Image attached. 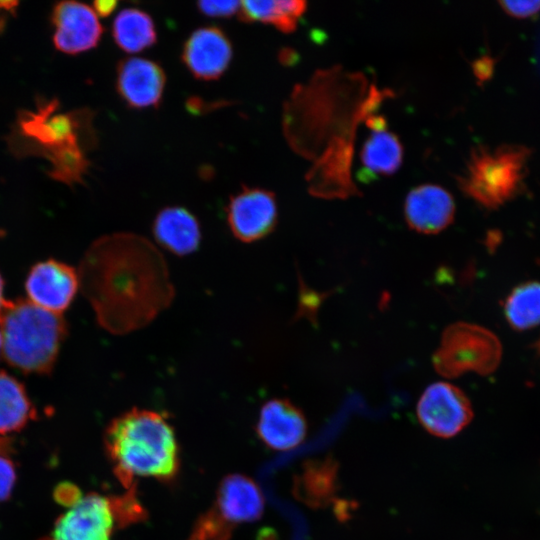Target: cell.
<instances>
[{"mask_svg":"<svg viewBox=\"0 0 540 540\" xmlns=\"http://www.w3.org/2000/svg\"><path fill=\"white\" fill-rule=\"evenodd\" d=\"M116 521L112 500L96 493L80 496L56 521L49 540H110Z\"/></svg>","mask_w":540,"mask_h":540,"instance_id":"8","label":"cell"},{"mask_svg":"<svg viewBox=\"0 0 540 540\" xmlns=\"http://www.w3.org/2000/svg\"><path fill=\"white\" fill-rule=\"evenodd\" d=\"M181 57L195 78L216 80L228 69L233 57V48L230 39L220 28L201 27L187 38Z\"/></svg>","mask_w":540,"mask_h":540,"instance_id":"12","label":"cell"},{"mask_svg":"<svg viewBox=\"0 0 540 540\" xmlns=\"http://www.w3.org/2000/svg\"><path fill=\"white\" fill-rule=\"evenodd\" d=\"M1 349H2V336H1V332H0V352H1Z\"/></svg>","mask_w":540,"mask_h":540,"instance_id":"32","label":"cell"},{"mask_svg":"<svg viewBox=\"0 0 540 540\" xmlns=\"http://www.w3.org/2000/svg\"><path fill=\"white\" fill-rule=\"evenodd\" d=\"M338 463L333 457L309 460L295 480V495L311 508H324L333 500L338 490Z\"/></svg>","mask_w":540,"mask_h":540,"instance_id":"18","label":"cell"},{"mask_svg":"<svg viewBox=\"0 0 540 540\" xmlns=\"http://www.w3.org/2000/svg\"><path fill=\"white\" fill-rule=\"evenodd\" d=\"M373 131L364 142L361 162L372 174L391 175L398 170L403 158V148L398 137L384 128L383 120L374 121Z\"/></svg>","mask_w":540,"mask_h":540,"instance_id":"19","label":"cell"},{"mask_svg":"<svg viewBox=\"0 0 540 540\" xmlns=\"http://www.w3.org/2000/svg\"><path fill=\"white\" fill-rule=\"evenodd\" d=\"M17 6H18L17 1H0V15L3 13L4 14L8 13L14 16ZM5 23H6V18L0 16V32L3 31Z\"/></svg>","mask_w":540,"mask_h":540,"instance_id":"29","label":"cell"},{"mask_svg":"<svg viewBox=\"0 0 540 540\" xmlns=\"http://www.w3.org/2000/svg\"><path fill=\"white\" fill-rule=\"evenodd\" d=\"M256 431L264 444L274 450L298 446L307 433L303 412L287 399H271L261 408Z\"/></svg>","mask_w":540,"mask_h":540,"instance_id":"15","label":"cell"},{"mask_svg":"<svg viewBox=\"0 0 540 540\" xmlns=\"http://www.w3.org/2000/svg\"><path fill=\"white\" fill-rule=\"evenodd\" d=\"M417 417L423 428L440 438H451L471 421L473 411L466 394L448 382L429 385L417 403Z\"/></svg>","mask_w":540,"mask_h":540,"instance_id":"7","label":"cell"},{"mask_svg":"<svg viewBox=\"0 0 540 540\" xmlns=\"http://www.w3.org/2000/svg\"><path fill=\"white\" fill-rule=\"evenodd\" d=\"M240 1H199L197 8L201 14L207 17L226 18L239 12Z\"/></svg>","mask_w":540,"mask_h":540,"instance_id":"25","label":"cell"},{"mask_svg":"<svg viewBox=\"0 0 540 540\" xmlns=\"http://www.w3.org/2000/svg\"><path fill=\"white\" fill-rule=\"evenodd\" d=\"M78 275L97 322L113 334L145 327L175 295L163 255L134 233L97 239L86 251Z\"/></svg>","mask_w":540,"mask_h":540,"instance_id":"1","label":"cell"},{"mask_svg":"<svg viewBox=\"0 0 540 540\" xmlns=\"http://www.w3.org/2000/svg\"><path fill=\"white\" fill-rule=\"evenodd\" d=\"M166 83L162 67L141 57H127L117 67L116 88L131 108L143 109L160 104Z\"/></svg>","mask_w":540,"mask_h":540,"instance_id":"13","label":"cell"},{"mask_svg":"<svg viewBox=\"0 0 540 540\" xmlns=\"http://www.w3.org/2000/svg\"><path fill=\"white\" fill-rule=\"evenodd\" d=\"M530 154L523 145H502L494 150L479 146L458 177L459 186L482 207L497 209L521 191Z\"/></svg>","mask_w":540,"mask_h":540,"instance_id":"5","label":"cell"},{"mask_svg":"<svg viewBox=\"0 0 540 540\" xmlns=\"http://www.w3.org/2000/svg\"><path fill=\"white\" fill-rule=\"evenodd\" d=\"M4 447V444L0 442V502L11 495L16 482L15 465L3 452Z\"/></svg>","mask_w":540,"mask_h":540,"instance_id":"24","label":"cell"},{"mask_svg":"<svg viewBox=\"0 0 540 540\" xmlns=\"http://www.w3.org/2000/svg\"><path fill=\"white\" fill-rule=\"evenodd\" d=\"M118 2L115 0H97L93 3V10L97 16L107 17L117 7Z\"/></svg>","mask_w":540,"mask_h":540,"instance_id":"28","label":"cell"},{"mask_svg":"<svg viewBox=\"0 0 540 540\" xmlns=\"http://www.w3.org/2000/svg\"><path fill=\"white\" fill-rule=\"evenodd\" d=\"M105 447L120 481L129 486L135 477L173 479L179 469L174 430L159 412L131 409L112 420Z\"/></svg>","mask_w":540,"mask_h":540,"instance_id":"3","label":"cell"},{"mask_svg":"<svg viewBox=\"0 0 540 540\" xmlns=\"http://www.w3.org/2000/svg\"><path fill=\"white\" fill-rule=\"evenodd\" d=\"M505 318L517 330L540 323V282H525L515 287L504 303Z\"/></svg>","mask_w":540,"mask_h":540,"instance_id":"23","label":"cell"},{"mask_svg":"<svg viewBox=\"0 0 540 540\" xmlns=\"http://www.w3.org/2000/svg\"><path fill=\"white\" fill-rule=\"evenodd\" d=\"M502 9L515 18H528L540 11V1H500Z\"/></svg>","mask_w":540,"mask_h":540,"instance_id":"26","label":"cell"},{"mask_svg":"<svg viewBox=\"0 0 540 540\" xmlns=\"http://www.w3.org/2000/svg\"><path fill=\"white\" fill-rule=\"evenodd\" d=\"M112 36L127 53H139L153 46L157 31L153 19L138 8H125L113 20Z\"/></svg>","mask_w":540,"mask_h":540,"instance_id":"20","label":"cell"},{"mask_svg":"<svg viewBox=\"0 0 540 540\" xmlns=\"http://www.w3.org/2000/svg\"><path fill=\"white\" fill-rule=\"evenodd\" d=\"M277 203L273 192L258 187H243L232 195L226 218L233 236L251 243L269 235L277 223Z\"/></svg>","mask_w":540,"mask_h":540,"instance_id":"9","label":"cell"},{"mask_svg":"<svg viewBox=\"0 0 540 540\" xmlns=\"http://www.w3.org/2000/svg\"><path fill=\"white\" fill-rule=\"evenodd\" d=\"M4 301L5 299L3 297V280L0 276V306L3 304Z\"/></svg>","mask_w":540,"mask_h":540,"instance_id":"30","label":"cell"},{"mask_svg":"<svg viewBox=\"0 0 540 540\" xmlns=\"http://www.w3.org/2000/svg\"><path fill=\"white\" fill-rule=\"evenodd\" d=\"M79 287L78 272L53 259L35 264L25 282L28 300L59 314L71 304Z\"/></svg>","mask_w":540,"mask_h":540,"instance_id":"10","label":"cell"},{"mask_svg":"<svg viewBox=\"0 0 540 540\" xmlns=\"http://www.w3.org/2000/svg\"><path fill=\"white\" fill-rule=\"evenodd\" d=\"M501 355V343L493 332L476 324L457 322L443 331L432 363L446 378L467 372L487 375L497 368Z\"/></svg>","mask_w":540,"mask_h":540,"instance_id":"6","label":"cell"},{"mask_svg":"<svg viewBox=\"0 0 540 540\" xmlns=\"http://www.w3.org/2000/svg\"><path fill=\"white\" fill-rule=\"evenodd\" d=\"M58 108V100L51 99L39 101L35 111L20 112L8 139L9 147L18 157L46 158L51 164L50 177L68 185L78 184L89 167L86 150L95 144L92 113H60Z\"/></svg>","mask_w":540,"mask_h":540,"instance_id":"2","label":"cell"},{"mask_svg":"<svg viewBox=\"0 0 540 540\" xmlns=\"http://www.w3.org/2000/svg\"><path fill=\"white\" fill-rule=\"evenodd\" d=\"M495 60L489 56H484L476 60L473 64L474 74L481 82L487 81L493 74Z\"/></svg>","mask_w":540,"mask_h":540,"instance_id":"27","label":"cell"},{"mask_svg":"<svg viewBox=\"0 0 540 540\" xmlns=\"http://www.w3.org/2000/svg\"><path fill=\"white\" fill-rule=\"evenodd\" d=\"M264 510V497L250 478L229 475L221 482L216 496L215 513L228 526L259 519Z\"/></svg>","mask_w":540,"mask_h":540,"instance_id":"16","label":"cell"},{"mask_svg":"<svg viewBox=\"0 0 540 540\" xmlns=\"http://www.w3.org/2000/svg\"><path fill=\"white\" fill-rule=\"evenodd\" d=\"M305 9L306 2L301 0L243 1L238 13L244 22L271 24L289 33L296 29Z\"/></svg>","mask_w":540,"mask_h":540,"instance_id":"22","label":"cell"},{"mask_svg":"<svg viewBox=\"0 0 540 540\" xmlns=\"http://www.w3.org/2000/svg\"><path fill=\"white\" fill-rule=\"evenodd\" d=\"M404 214L412 230L423 234L439 233L453 222L454 199L441 186L419 185L407 195Z\"/></svg>","mask_w":540,"mask_h":540,"instance_id":"14","label":"cell"},{"mask_svg":"<svg viewBox=\"0 0 540 540\" xmlns=\"http://www.w3.org/2000/svg\"><path fill=\"white\" fill-rule=\"evenodd\" d=\"M55 47L66 54H78L95 48L103 28L93 8L76 1H63L52 12Z\"/></svg>","mask_w":540,"mask_h":540,"instance_id":"11","label":"cell"},{"mask_svg":"<svg viewBox=\"0 0 540 540\" xmlns=\"http://www.w3.org/2000/svg\"><path fill=\"white\" fill-rule=\"evenodd\" d=\"M2 354L25 373L47 374L54 367L66 335L61 314L28 299L6 300L0 306Z\"/></svg>","mask_w":540,"mask_h":540,"instance_id":"4","label":"cell"},{"mask_svg":"<svg viewBox=\"0 0 540 540\" xmlns=\"http://www.w3.org/2000/svg\"><path fill=\"white\" fill-rule=\"evenodd\" d=\"M534 348H535V351H536L537 355L540 357V336L536 340V342L534 344Z\"/></svg>","mask_w":540,"mask_h":540,"instance_id":"31","label":"cell"},{"mask_svg":"<svg viewBox=\"0 0 540 540\" xmlns=\"http://www.w3.org/2000/svg\"><path fill=\"white\" fill-rule=\"evenodd\" d=\"M152 230L159 245L178 256L194 252L201 240L197 218L183 207L171 206L160 210Z\"/></svg>","mask_w":540,"mask_h":540,"instance_id":"17","label":"cell"},{"mask_svg":"<svg viewBox=\"0 0 540 540\" xmlns=\"http://www.w3.org/2000/svg\"><path fill=\"white\" fill-rule=\"evenodd\" d=\"M34 415L35 410L22 383L0 371V435L20 431Z\"/></svg>","mask_w":540,"mask_h":540,"instance_id":"21","label":"cell"}]
</instances>
